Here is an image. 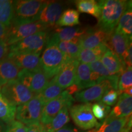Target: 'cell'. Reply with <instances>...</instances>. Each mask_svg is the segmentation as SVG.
<instances>
[{
  "instance_id": "19",
  "label": "cell",
  "mask_w": 132,
  "mask_h": 132,
  "mask_svg": "<svg viewBox=\"0 0 132 132\" xmlns=\"http://www.w3.org/2000/svg\"><path fill=\"white\" fill-rule=\"evenodd\" d=\"M132 96L122 93L113 110L107 117L111 118H123L131 116Z\"/></svg>"
},
{
  "instance_id": "10",
  "label": "cell",
  "mask_w": 132,
  "mask_h": 132,
  "mask_svg": "<svg viewBox=\"0 0 132 132\" xmlns=\"http://www.w3.org/2000/svg\"><path fill=\"white\" fill-rule=\"evenodd\" d=\"M74 101L73 96L64 90L58 97L44 105L40 123L42 125L49 123L64 106L71 107Z\"/></svg>"
},
{
  "instance_id": "16",
  "label": "cell",
  "mask_w": 132,
  "mask_h": 132,
  "mask_svg": "<svg viewBox=\"0 0 132 132\" xmlns=\"http://www.w3.org/2000/svg\"><path fill=\"white\" fill-rule=\"evenodd\" d=\"M110 35V34L98 28H89L80 39L79 45L81 48H94L98 46L106 45Z\"/></svg>"
},
{
  "instance_id": "43",
  "label": "cell",
  "mask_w": 132,
  "mask_h": 132,
  "mask_svg": "<svg viewBox=\"0 0 132 132\" xmlns=\"http://www.w3.org/2000/svg\"><path fill=\"white\" fill-rule=\"evenodd\" d=\"M122 132H131V128H127L124 131H123Z\"/></svg>"
},
{
  "instance_id": "14",
  "label": "cell",
  "mask_w": 132,
  "mask_h": 132,
  "mask_svg": "<svg viewBox=\"0 0 132 132\" xmlns=\"http://www.w3.org/2000/svg\"><path fill=\"white\" fill-rule=\"evenodd\" d=\"M7 57L20 69L34 70L40 69V55L26 53L8 52Z\"/></svg>"
},
{
  "instance_id": "41",
  "label": "cell",
  "mask_w": 132,
  "mask_h": 132,
  "mask_svg": "<svg viewBox=\"0 0 132 132\" xmlns=\"http://www.w3.org/2000/svg\"><path fill=\"white\" fill-rule=\"evenodd\" d=\"M6 128V123L0 120V132H5Z\"/></svg>"
},
{
  "instance_id": "42",
  "label": "cell",
  "mask_w": 132,
  "mask_h": 132,
  "mask_svg": "<svg viewBox=\"0 0 132 132\" xmlns=\"http://www.w3.org/2000/svg\"><path fill=\"white\" fill-rule=\"evenodd\" d=\"M122 93H125V94H126L131 96L132 87H130V88H128V89H125V90H123V91L122 92Z\"/></svg>"
},
{
  "instance_id": "15",
  "label": "cell",
  "mask_w": 132,
  "mask_h": 132,
  "mask_svg": "<svg viewBox=\"0 0 132 132\" xmlns=\"http://www.w3.org/2000/svg\"><path fill=\"white\" fill-rule=\"evenodd\" d=\"M62 8L61 3L47 1L41 10L38 21L47 27L55 25L62 14Z\"/></svg>"
},
{
  "instance_id": "26",
  "label": "cell",
  "mask_w": 132,
  "mask_h": 132,
  "mask_svg": "<svg viewBox=\"0 0 132 132\" xmlns=\"http://www.w3.org/2000/svg\"><path fill=\"white\" fill-rule=\"evenodd\" d=\"M54 43L57 48L60 50L67 57L70 59H77L81 48L78 44L67 41H60L51 37L49 39Z\"/></svg>"
},
{
  "instance_id": "9",
  "label": "cell",
  "mask_w": 132,
  "mask_h": 132,
  "mask_svg": "<svg viewBox=\"0 0 132 132\" xmlns=\"http://www.w3.org/2000/svg\"><path fill=\"white\" fill-rule=\"evenodd\" d=\"M91 106L89 103H83L73 105L69 109V115L80 129L90 130L100 125L94 116Z\"/></svg>"
},
{
  "instance_id": "22",
  "label": "cell",
  "mask_w": 132,
  "mask_h": 132,
  "mask_svg": "<svg viewBox=\"0 0 132 132\" xmlns=\"http://www.w3.org/2000/svg\"><path fill=\"white\" fill-rule=\"evenodd\" d=\"M91 73L92 71L88 64L79 63L74 84L78 87L80 90L95 85L91 80Z\"/></svg>"
},
{
  "instance_id": "1",
  "label": "cell",
  "mask_w": 132,
  "mask_h": 132,
  "mask_svg": "<svg viewBox=\"0 0 132 132\" xmlns=\"http://www.w3.org/2000/svg\"><path fill=\"white\" fill-rule=\"evenodd\" d=\"M129 1L102 0L98 1L101 12L98 19V28L108 34L115 30L122 15L127 7Z\"/></svg>"
},
{
  "instance_id": "21",
  "label": "cell",
  "mask_w": 132,
  "mask_h": 132,
  "mask_svg": "<svg viewBox=\"0 0 132 132\" xmlns=\"http://www.w3.org/2000/svg\"><path fill=\"white\" fill-rule=\"evenodd\" d=\"M21 69L7 57L0 61V87L16 80Z\"/></svg>"
},
{
  "instance_id": "34",
  "label": "cell",
  "mask_w": 132,
  "mask_h": 132,
  "mask_svg": "<svg viewBox=\"0 0 132 132\" xmlns=\"http://www.w3.org/2000/svg\"><path fill=\"white\" fill-rule=\"evenodd\" d=\"M88 64L92 72L97 73L103 79H112L117 76H120V75H113L110 73L100 60Z\"/></svg>"
},
{
  "instance_id": "31",
  "label": "cell",
  "mask_w": 132,
  "mask_h": 132,
  "mask_svg": "<svg viewBox=\"0 0 132 132\" xmlns=\"http://www.w3.org/2000/svg\"><path fill=\"white\" fill-rule=\"evenodd\" d=\"M80 24V12L73 9L65 10L61 15L56 23V25L60 27H71Z\"/></svg>"
},
{
  "instance_id": "12",
  "label": "cell",
  "mask_w": 132,
  "mask_h": 132,
  "mask_svg": "<svg viewBox=\"0 0 132 132\" xmlns=\"http://www.w3.org/2000/svg\"><path fill=\"white\" fill-rule=\"evenodd\" d=\"M79 63L77 59L69 58L52 80L63 89L73 85Z\"/></svg>"
},
{
  "instance_id": "13",
  "label": "cell",
  "mask_w": 132,
  "mask_h": 132,
  "mask_svg": "<svg viewBox=\"0 0 132 132\" xmlns=\"http://www.w3.org/2000/svg\"><path fill=\"white\" fill-rule=\"evenodd\" d=\"M130 44H131V39L114 30L110 34L106 45L119 57L123 65L126 66L125 61Z\"/></svg>"
},
{
  "instance_id": "24",
  "label": "cell",
  "mask_w": 132,
  "mask_h": 132,
  "mask_svg": "<svg viewBox=\"0 0 132 132\" xmlns=\"http://www.w3.org/2000/svg\"><path fill=\"white\" fill-rule=\"evenodd\" d=\"M108 49L106 45H102L94 48H81L77 58L81 63L90 64L100 60Z\"/></svg>"
},
{
  "instance_id": "3",
  "label": "cell",
  "mask_w": 132,
  "mask_h": 132,
  "mask_svg": "<svg viewBox=\"0 0 132 132\" xmlns=\"http://www.w3.org/2000/svg\"><path fill=\"white\" fill-rule=\"evenodd\" d=\"M47 2L43 0L13 1L14 15L11 23L38 21L41 10Z\"/></svg>"
},
{
  "instance_id": "20",
  "label": "cell",
  "mask_w": 132,
  "mask_h": 132,
  "mask_svg": "<svg viewBox=\"0 0 132 132\" xmlns=\"http://www.w3.org/2000/svg\"><path fill=\"white\" fill-rule=\"evenodd\" d=\"M100 61L108 72L113 75H120L127 68L119 57L108 48L102 56Z\"/></svg>"
},
{
  "instance_id": "32",
  "label": "cell",
  "mask_w": 132,
  "mask_h": 132,
  "mask_svg": "<svg viewBox=\"0 0 132 132\" xmlns=\"http://www.w3.org/2000/svg\"><path fill=\"white\" fill-rule=\"evenodd\" d=\"M130 87H132V69L127 67L119 76L118 88L122 93L123 90Z\"/></svg>"
},
{
  "instance_id": "36",
  "label": "cell",
  "mask_w": 132,
  "mask_h": 132,
  "mask_svg": "<svg viewBox=\"0 0 132 132\" xmlns=\"http://www.w3.org/2000/svg\"><path fill=\"white\" fill-rule=\"evenodd\" d=\"M5 132H26V126L18 120H13L6 124Z\"/></svg>"
},
{
  "instance_id": "23",
  "label": "cell",
  "mask_w": 132,
  "mask_h": 132,
  "mask_svg": "<svg viewBox=\"0 0 132 132\" xmlns=\"http://www.w3.org/2000/svg\"><path fill=\"white\" fill-rule=\"evenodd\" d=\"M70 107L64 106L50 122L47 125H42L44 132H55L68 123L70 122Z\"/></svg>"
},
{
  "instance_id": "40",
  "label": "cell",
  "mask_w": 132,
  "mask_h": 132,
  "mask_svg": "<svg viewBox=\"0 0 132 132\" xmlns=\"http://www.w3.org/2000/svg\"><path fill=\"white\" fill-rule=\"evenodd\" d=\"M7 28L0 23V39H4Z\"/></svg>"
},
{
  "instance_id": "4",
  "label": "cell",
  "mask_w": 132,
  "mask_h": 132,
  "mask_svg": "<svg viewBox=\"0 0 132 132\" xmlns=\"http://www.w3.org/2000/svg\"><path fill=\"white\" fill-rule=\"evenodd\" d=\"M48 28L40 21L11 23L7 28L4 41L8 46L40 31H45Z\"/></svg>"
},
{
  "instance_id": "5",
  "label": "cell",
  "mask_w": 132,
  "mask_h": 132,
  "mask_svg": "<svg viewBox=\"0 0 132 132\" xmlns=\"http://www.w3.org/2000/svg\"><path fill=\"white\" fill-rule=\"evenodd\" d=\"M119 78V76L112 79H104L97 85L76 93L74 95L75 100L82 103L100 102L108 90L118 89Z\"/></svg>"
},
{
  "instance_id": "33",
  "label": "cell",
  "mask_w": 132,
  "mask_h": 132,
  "mask_svg": "<svg viewBox=\"0 0 132 132\" xmlns=\"http://www.w3.org/2000/svg\"><path fill=\"white\" fill-rule=\"evenodd\" d=\"M91 108L94 116L98 120L105 119L111 110V107L105 105L100 101L92 105Z\"/></svg>"
},
{
  "instance_id": "7",
  "label": "cell",
  "mask_w": 132,
  "mask_h": 132,
  "mask_svg": "<svg viewBox=\"0 0 132 132\" xmlns=\"http://www.w3.org/2000/svg\"><path fill=\"white\" fill-rule=\"evenodd\" d=\"M48 40L47 32L40 31L8 46L9 52L26 53L40 55Z\"/></svg>"
},
{
  "instance_id": "2",
  "label": "cell",
  "mask_w": 132,
  "mask_h": 132,
  "mask_svg": "<svg viewBox=\"0 0 132 132\" xmlns=\"http://www.w3.org/2000/svg\"><path fill=\"white\" fill-rule=\"evenodd\" d=\"M69 59L56 44L48 40L47 46L40 57V67L47 78L52 79L58 73L62 65Z\"/></svg>"
},
{
  "instance_id": "39",
  "label": "cell",
  "mask_w": 132,
  "mask_h": 132,
  "mask_svg": "<svg viewBox=\"0 0 132 132\" xmlns=\"http://www.w3.org/2000/svg\"><path fill=\"white\" fill-rule=\"evenodd\" d=\"M55 132H89L86 131H81L72 125H65L63 127L57 130Z\"/></svg>"
},
{
  "instance_id": "6",
  "label": "cell",
  "mask_w": 132,
  "mask_h": 132,
  "mask_svg": "<svg viewBox=\"0 0 132 132\" xmlns=\"http://www.w3.org/2000/svg\"><path fill=\"white\" fill-rule=\"evenodd\" d=\"M44 104L37 95L26 103L16 107L15 119L24 125L40 123Z\"/></svg>"
},
{
  "instance_id": "8",
  "label": "cell",
  "mask_w": 132,
  "mask_h": 132,
  "mask_svg": "<svg viewBox=\"0 0 132 132\" xmlns=\"http://www.w3.org/2000/svg\"><path fill=\"white\" fill-rule=\"evenodd\" d=\"M0 87L5 98L16 107L26 103L35 95L17 79L11 81Z\"/></svg>"
},
{
  "instance_id": "38",
  "label": "cell",
  "mask_w": 132,
  "mask_h": 132,
  "mask_svg": "<svg viewBox=\"0 0 132 132\" xmlns=\"http://www.w3.org/2000/svg\"><path fill=\"white\" fill-rule=\"evenodd\" d=\"M26 132H44L42 125L37 123L26 126Z\"/></svg>"
},
{
  "instance_id": "35",
  "label": "cell",
  "mask_w": 132,
  "mask_h": 132,
  "mask_svg": "<svg viewBox=\"0 0 132 132\" xmlns=\"http://www.w3.org/2000/svg\"><path fill=\"white\" fill-rule=\"evenodd\" d=\"M121 94V92L118 89H111L108 90L103 95V97L102 98L100 102L105 104V105H107V106L111 107V106H113L114 105H115L119 97V95Z\"/></svg>"
},
{
  "instance_id": "30",
  "label": "cell",
  "mask_w": 132,
  "mask_h": 132,
  "mask_svg": "<svg viewBox=\"0 0 132 132\" xmlns=\"http://www.w3.org/2000/svg\"><path fill=\"white\" fill-rule=\"evenodd\" d=\"M13 15V1L0 0V23L8 28L12 23Z\"/></svg>"
},
{
  "instance_id": "27",
  "label": "cell",
  "mask_w": 132,
  "mask_h": 132,
  "mask_svg": "<svg viewBox=\"0 0 132 132\" xmlns=\"http://www.w3.org/2000/svg\"><path fill=\"white\" fill-rule=\"evenodd\" d=\"M16 106L7 101L1 91L0 87V120L7 124L15 120Z\"/></svg>"
},
{
  "instance_id": "28",
  "label": "cell",
  "mask_w": 132,
  "mask_h": 132,
  "mask_svg": "<svg viewBox=\"0 0 132 132\" xmlns=\"http://www.w3.org/2000/svg\"><path fill=\"white\" fill-rule=\"evenodd\" d=\"M63 90V89L57 85L54 81L51 80L45 88L36 95L45 105L48 102L58 97L64 91Z\"/></svg>"
},
{
  "instance_id": "37",
  "label": "cell",
  "mask_w": 132,
  "mask_h": 132,
  "mask_svg": "<svg viewBox=\"0 0 132 132\" xmlns=\"http://www.w3.org/2000/svg\"><path fill=\"white\" fill-rule=\"evenodd\" d=\"M9 48L4 39H0V61L7 57Z\"/></svg>"
},
{
  "instance_id": "29",
  "label": "cell",
  "mask_w": 132,
  "mask_h": 132,
  "mask_svg": "<svg viewBox=\"0 0 132 132\" xmlns=\"http://www.w3.org/2000/svg\"><path fill=\"white\" fill-rule=\"evenodd\" d=\"M78 12L91 15L98 19L101 9L98 3L95 0H78L75 1Z\"/></svg>"
},
{
  "instance_id": "11",
  "label": "cell",
  "mask_w": 132,
  "mask_h": 132,
  "mask_svg": "<svg viewBox=\"0 0 132 132\" xmlns=\"http://www.w3.org/2000/svg\"><path fill=\"white\" fill-rule=\"evenodd\" d=\"M17 80L35 95L40 93L49 82V80L40 69L34 70L21 69Z\"/></svg>"
},
{
  "instance_id": "25",
  "label": "cell",
  "mask_w": 132,
  "mask_h": 132,
  "mask_svg": "<svg viewBox=\"0 0 132 132\" xmlns=\"http://www.w3.org/2000/svg\"><path fill=\"white\" fill-rule=\"evenodd\" d=\"M115 31L121 33L129 39L132 36V8L131 1H129L125 11L122 15Z\"/></svg>"
},
{
  "instance_id": "18",
  "label": "cell",
  "mask_w": 132,
  "mask_h": 132,
  "mask_svg": "<svg viewBox=\"0 0 132 132\" xmlns=\"http://www.w3.org/2000/svg\"><path fill=\"white\" fill-rule=\"evenodd\" d=\"M87 28L65 27L57 28L55 29L52 37L60 41H67L78 44L80 39L88 30Z\"/></svg>"
},
{
  "instance_id": "17",
  "label": "cell",
  "mask_w": 132,
  "mask_h": 132,
  "mask_svg": "<svg viewBox=\"0 0 132 132\" xmlns=\"http://www.w3.org/2000/svg\"><path fill=\"white\" fill-rule=\"evenodd\" d=\"M127 128H131V116L123 118L107 117L97 127L89 132H122Z\"/></svg>"
}]
</instances>
